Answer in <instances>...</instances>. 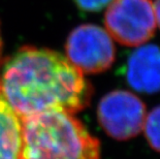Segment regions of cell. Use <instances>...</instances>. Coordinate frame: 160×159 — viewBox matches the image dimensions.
I'll use <instances>...</instances> for the list:
<instances>
[{
	"label": "cell",
	"instance_id": "6da1fadb",
	"mask_svg": "<svg viewBox=\"0 0 160 159\" xmlns=\"http://www.w3.org/2000/svg\"><path fill=\"white\" fill-rule=\"evenodd\" d=\"M91 84L65 56L23 47L0 70V96L20 118L49 111L76 114L90 103Z\"/></svg>",
	"mask_w": 160,
	"mask_h": 159
},
{
	"label": "cell",
	"instance_id": "7a4b0ae2",
	"mask_svg": "<svg viewBox=\"0 0 160 159\" xmlns=\"http://www.w3.org/2000/svg\"><path fill=\"white\" fill-rule=\"evenodd\" d=\"M22 120L23 159H100V144L79 119L49 111Z\"/></svg>",
	"mask_w": 160,
	"mask_h": 159
},
{
	"label": "cell",
	"instance_id": "3957f363",
	"mask_svg": "<svg viewBox=\"0 0 160 159\" xmlns=\"http://www.w3.org/2000/svg\"><path fill=\"white\" fill-rule=\"evenodd\" d=\"M108 33L121 45L139 47L155 34L156 19L151 0H113L105 12Z\"/></svg>",
	"mask_w": 160,
	"mask_h": 159
},
{
	"label": "cell",
	"instance_id": "277c9868",
	"mask_svg": "<svg viewBox=\"0 0 160 159\" xmlns=\"http://www.w3.org/2000/svg\"><path fill=\"white\" fill-rule=\"evenodd\" d=\"M66 58L83 73L95 74L113 65L116 49L107 30L84 24L72 30L65 45Z\"/></svg>",
	"mask_w": 160,
	"mask_h": 159
},
{
	"label": "cell",
	"instance_id": "5b68a950",
	"mask_svg": "<svg viewBox=\"0 0 160 159\" xmlns=\"http://www.w3.org/2000/svg\"><path fill=\"white\" fill-rule=\"evenodd\" d=\"M147 117L146 104L135 94L115 90L101 98L97 107L100 126L111 137L127 141L144 129Z\"/></svg>",
	"mask_w": 160,
	"mask_h": 159
},
{
	"label": "cell",
	"instance_id": "8992f818",
	"mask_svg": "<svg viewBox=\"0 0 160 159\" xmlns=\"http://www.w3.org/2000/svg\"><path fill=\"white\" fill-rule=\"evenodd\" d=\"M128 84L142 93L160 91V48L147 45L138 48L129 57L126 72Z\"/></svg>",
	"mask_w": 160,
	"mask_h": 159
},
{
	"label": "cell",
	"instance_id": "52a82bcc",
	"mask_svg": "<svg viewBox=\"0 0 160 159\" xmlns=\"http://www.w3.org/2000/svg\"><path fill=\"white\" fill-rule=\"evenodd\" d=\"M0 159H23L22 120L0 96Z\"/></svg>",
	"mask_w": 160,
	"mask_h": 159
},
{
	"label": "cell",
	"instance_id": "ba28073f",
	"mask_svg": "<svg viewBox=\"0 0 160 159\" xmlns=\"http://www.w3.org/2000/svg\"><path fill=\"white\" fill-rule=\"evenodd\" d=\"M145 135L153 150L160 152V106L147 115L144 124Z\"/></svg>",
	"mask_w": 160,
	"mask_h": 159
},
{
	"label": "cell",
	"instance_id": "9c48e42d",
	"mask_svg": "<svg viewBox=\"0 0 160 159\" xmlns=\"http://www.w3.org/2000/svg\"><path fill=\"white\" fill-rule=\"evenodd\" d=\"M80 8L87 12H98L108 5L113 0H73Z\"/></svg>",
	"mask_w": 160,
	"mask_h": 159
},
{
	"label": "cell",
	"instance_id": "30bf717a",
	"mask_svg": "<svg viewBox=\"0 0 160 159\" xmlns=\"http://www.w3.org/2000/svg\"><path fill=\"white\" fill-rule=\"evenodd\" d=\"M154 6V13H155V19H156V24L159 26L160 28V0H155Z\"/></svg>",
	"mask_w": 160,
	"mask_h": 159
},
{
	"label": "cell",
	"instance_id": "8fae6325",
	"mask_svg": "<svg viewBox=\"0 0 160 159\" xmlns=\"http://www.w3.org/2000/svg\"><path fill=\"white\" fill-rule=\"evenodd\" d=\"M1 51H2V42H1V36H0V57H1Z\"/></svg>",
	"mask_w": 160,
	"mask_h": 159
}]
</instances>
